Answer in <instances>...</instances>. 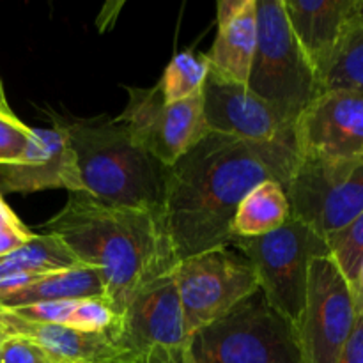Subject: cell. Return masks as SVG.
I'll return each mask as SVG.
<instances>
[{"label":"cell","instance_id":"cell-5","mask_svg":"<svg viewBox=\"0 0 363 363\" xmlns=\"http://www.w3.org/2000/svg\"><path fill=\"white\" fill-rule=\"evenodd\" d=\"M190 351L197 363H303L296 328L261 289L195 333Z\"/></svg>","mask_w":363,"mask_h":363},{"label":"cell","instance_id":"cell-12","mask_svg":"<svg viewBox=\"0 0 363 363\" xmlns=\"http://www.w3.org/2000/svg\"><path fill=\"white\" fill-rule=\"evenodd\" d=\"M300 158L351 160L363 155V94L321 92L294 123Z\"/></svg>","mask_w":363,"mask_h":363},{"label":"cell","instance_id":"cell-4","mask_svg":"<svg viewBox=\"0 0 363 363\" xmlns=\"http://www.w3.org/2000/svg\"><path fill=\"white\" fill-rule=\"evenodd\" d=\"M255 7L257 46L247 87L294 126L321 84L291 30L284 0H255Z\"/></svg>","mask_w":363,"mask_h":363},{"label":"cell","instance_id":"cell-20","mask_svg":"<svg viewBox=\"0 0 363 363\" xmlns=\"http://www.w3.org/2000/svg\"><path fill=\"white\" fill-rule=\"evenodd\" d=\"M291 218L286 186L279 181L257 184L238 206L233 220V238L264 236L280 229Z\"/></svg>","mask_w":363,"mask_h":363},{"label":"cell","instance_id":"cell-16","mask_svg":"<svg viewBox=\"0 0 363 363\" xmlns=\"http://www.w3.org/2000/svg\"><path fill=\"white\" fill-rule=\"evenodd\" d=\"M0 333L25 337L39 344L64 363H137L113 330L84 332L60 325L28 321L7 308H0Z\"/></svg>","mask_w":363,"mask_h":363},{"label":"cell","instance_id":"cell-34","mask_svg":"<svg viewBox=\"0 0 363 363\" xmlns=\"http://www.w3.org/2000/svg\"><path fill=\"white\" fill-rule=\"evenodd\" d=\"M0 337H2V333H0Z\"/></svg>","mask_w":363,"mask_h":363},{"label":"cell","instance_id":"cell-1","mask_svg":"<svg viewBox=\"0 0 363 363\" xmlns=\"http://www.w3.org/2000/svg\"><path fill=\"white\" fill-rule=\"evenodd\" d=\"M296 162L294 135L272 142L206 135L167 169L163 218L179 261L229 247L241 201L264 181L287 188Z\"/></svg>","mask_w":363,"mask_h":363},{"label":"cell","instance_id":"cell-3","mask_svg":"<svg viewBox=\"0 0 363 363\" xmlns=\"http://www.w3.org/2000/svg\"><path fill=\"white\" fill-rule=\"evenodd\" d=\"M80 170L84 194L112 208L163 211L167 167L119 121H57Z\"/></svg>","mask_w":363,"mask_h":363},{"label":"cell","instance_id":"cell-7","mask_svg":"<svg viewBox=\"0 0 363 363\" xmlns=\"http://www.w3.org/2000/svg\"><path fill=\"white\" fill-rule=\"evenodd\" d=\"M183 308L188 339L229 314L259 291L254 266L230 247L181 259L170 273Z\"/></svg>","mask_w":363,"mask_h":363},{"label":"cell","instance_id":"cell-28","mask_svg":"<svg viewBox=\"0 0 363 363\" xmlns=\"http://www.w3.org/2000/svg\"><path fill=\"white\" fill-rule=\"evenodd\" d=\"M337 363H363V314L357 312L353 330L344 344Z\"/></svg>","mask_w":363,"mask_h":363},{"label":"cell","instance_id":"cell-13","mask_svg":"<svg viewBox=\"0 0 363 363\" xmlns=\"http://www.w3.org/2000/svg\"><path fill=\"white\" fill-rule=\"evenodd\" d=\"M202 112L211 133L250 142H272L294 135V126L247 85L225 82L209 71L202 87Z\"/></svg>","mask_w":363,"mask_h":363},{"label":"cell","instance_id":"cell-33","mask_svg":"<svg viewBox=\"0 0 363 363\" xmlns=\"http://www.w3.org/2000/svg\"><path fill=\"white\" fill-rule=\"evenodd\" d=\"M0 201H2V195H0Z\"/></svg>","mask_w":363,"mask_h":363},{"label":"cell","instance_id":"cell-8","mask_svg":"<svg viewBox=\"0 0 363 363\" xmlns=\"http://www.w3.org/2000/svg\"><path fill=\"white\" fill-rule=\"evenodd\" d=\"M286 191L291 215L328 241L363 211V155L337 162L298 156Z\"/></svg>","mask_w":363,"mask_h":363},{"label":"cell","instance_id":"cell-27","mask_svg":"<svg viewBox=\"0 0 363 363\" xmlns=\"http://www.w3.org/2000/svg\"><path fill=\"white\" fill-rule=\"evenodd\" d=\"M35 234L18 218L13 209L0 201V257L18 250L34 238Z\"/></svg>","mask_w":363,"mask_h":363},{"label":"cell","instance_id":"cell-17","mask_svg":"<svg viewBox=\"0 0 363 363\" xmlns=\"http://www.w3.org/2000/svg\"><path fill=\"white\" fill-rule=\"evenodd\" d=\"M216 23L218 32L206 55L209 73L225 82L247 85L257 46L255 0H220Z\"/></svg>","mask_w":363,"mask_h":363},{"label":"cell","instance_id":"cell-19","mask_svg":"<svg viewBox=\"0 0 363 363\" xmlns=\"http://www.w3.org/2000/svg\"><path fill=\"white\" fill-rule=\"evenodd\" d=\"M7 311L28 321L69 326L84 332H110L121 321V312L106 298L50 301Z\"/></svg>","mask_w":363,"mask_h":363},{"label":"cell","instance_id":"cell-24","mask_svg":"<svg viewBox=\"0 0 363 363\" xmlns=\"http://www.w3.org/2000/svg\"><path fill=\"white\" fill-rule=\"evenodd\" d=\"M328 247L332 257L353 286L363 262V211L346 229L330 238Z\"/></svg>","mask_w":363,"mask_h":363},{"label":"cell","instance_id":"cell-6","mask_svg":"<svg viewBox=\"0 0 363 363\" xmlns=\"http://www.w3.org/2000/svg\"><path fill=\"white\" fill-rule=\"evenodd\" d=\"M229 247L254 266L268 303L296 328L307 300L308 268L312 259L332 255L328 241L291 215L280 229L264 236H234Z\"/></svg>","mask_w":363,"mask_h":363},{"label":"cell","instance_id":"cell-23","mask_svg":"<svg viewBox=\"0 0 363 363\" xmlns=\"http://www.w3.org/2000/svg\"><path fill=\"white\" fill-rule=\"evenodd\" d=\"M353 91L363 94V25L344 39L335 59L321 80V92Z\"/></svg>","mask_w":363,"mask_h":363},{"label":"cell","instance_id":"cell-26","mask_svg":"<svg viewBox=\"0 0 363 363\" xmlns=\"http://www.w3.org/2000/svg\"><path fill=\"white\" fill-rule=\"evenodd\" d=\"M32 137V128L20 119L0 121V165L14 163L23 155Z\"/></svg>","mask_w":363,"mask_h":363},{"label":"cell","instance_id":"cell-29","mask_svg":"<svg viewBox=\"0 0 363 363\" xmlns=\"http://www.w3.org/2000/svg\"><path fill=\"white\" fill-rule=\"evenodd\" d=\"M354 289V301H357V312L363 314V262L360 266V272H358L357 280L353 284Z\"/></svg>","mask_w":363,"mask_h":363},{"label":"cell","instance_id":"cell-15","mask_svg":"<svg viewBox=\"0 0 363 363\" xmlns=\"http://www.w3.org/2000/svg\"><path fill=\"white\" fill-rule=\"evenodd\" d=\"M358 0H284L287 21L321 84L344 39L357 27Z\"/></svg>","mask_w":363,"mask_h":363},{"label":"cell","instance_id":"cell-21","mask_svg":"<svg viewBox=\"0 0 363 363\" xmlns=\"http://www.w3.org/2000/svg\"><path fill=\"white\" fill-rule=\"evenodd\" d=\"M80 264L53 234H35L27 245L0 257V282L11 277H43Z\"/></svg>","mask_w":363,"mask_h":363},{"label":"cell","instance_id":"cell-32","mask_svg":"<svg viewBox=\"0 0 363 363\" xmlns=\"http://www.w3.org/2000/svg\"><path fill=\"white\" fill-rule=\"evenodd\" d=\"M13 119H18L14 113H2V112H0V121H13Z\"/></svg>","mask_w":363,"mask_h":363},{"label":"cell","instance_id":"cell-25","mask_svg":"<svg viewBox=\"0 0 363 363\" xmlns=\"http://www.w3.org/2000/svg\"><path fill=\"white\" fill-rule=\"evenodd\" d=\"M0 363H64L25 337H0Z\"/></svg>","mask_w":363,"mask_h":363},{"label":"cell","instance_id":"cell-14","mask_svg":"<svg viewBox=\"0 0 363 363\" xmlns=\"http://www.w3.org/2000/svg\"><path fill=\"white\" fill-rule=\"evenodd\" d=\"M67 190L84 194L77 156L59 124L32 128V137L20 160L0 165V195Z\"/></svg>","mask_w":363,"mask_h":363},{"label":"cell","instance_id":"cell-11","mask_svg":"<svg viewBox=\"0 0 363 363\" xmlns=\"http://www.w3.org/2000/svg\"><path fill=\"white\" fill-rule=\"evenodd\" d=\"M113 333L137 363H181L190 339L172 277H163L138 291Z\"/></svg>","mask_w":363,"mask_h":363},{"label":"cell","instance_id":"cell-18","mask_svg":"<svg viewBox=\"0 0 363 363\" xmlns=\"http://www.w3.org/2000/svg\"><path fill=\"white\" fill-rule=\"evenodd\" d=\"M82 298H105L99 275L92 268L77 264L73 268L46 275L45 279L0 296V308H20L50 301L82 300Z\"/></svg>","mask_w":363,"mask_h":363},{"label":"cell","instance_id":"cell-10","mask_svg":"<svg viewBox=\"0 0 363 363\" xmlns=\"http://www.w3.org/2000/svg\"><path fill=\"white\" fill-rule=\"evenodd\" d=\"M126 91L128 105L116 121L167 169L211 133L202 112V92L167 103L158 84L149 89L126 87Z\"/></svg>","mask_w":363,"mask_h":363},{"label":"cell","instance_id":"cell-9","mask_svg":"<svg viewBox=\"0 0 363 363\" xmlns=\"http://www.w3.org/2000/svg\"><path fill=\"white\" fill-rule=\"evenodd\" d=\"M354 319V289L335 259H312L303 315L296 326L303 363H337Z\"/></svg>","mask_w":363,"mask_h":363},{"label":"cell","instance_id":"cell-31","mask_svg":"<svg viewBox=\"0 0 363 363\" xmlns=\"http://www.w3.org/2000/svg\"><path fill=\"white\" fill-rule=\"evenodd\" d=\"M181 363H197V360H195V358H194V354H191L190 346H188V350L184 351L183 358H181Z\"/></svg>","mask_w":363,"mask_h":363},{"label":"cell","instance_id":"cell-2","mask_svg":"<svg viewBox=\"0 0 363 363\" xmlns=\"http://www.w3.org/2000/svg\"><path fill=\"white\" fill-rule=\"evenodd\" d=\"M43 227L98 273L105 298L121 314L138 291L169 277L179 262L163 211L112 208L85 194H69Z\"/></svg>","mask_w":363,"mask_h":363},{"label":"cell","instance_id":"cell-30","mask_svg":"<svg viewBox=\"0 0 363 363\" xmlns=\"http://www.w3.org/2000/svg\"><path fill=\"white\" fill-rule=\"evenodd\" d=\"M357 25H363V0L357 2Z\"/></svg>","mask_w":363,"mask_h":363},{"label":"cell","instance_id":"cell-22","mask_svg":"<svg viewBox=\"0 0 363 363\" xmlns=\"http://www.w3.org/2000/svg\"><path fill=\"white\" fill-rule=\"evenodd\" d=\"M208 59L194 52H181L172 57L158 82L160 92L167 103H177L201 94L208 77Z\"/></svg>","mask_w":363,"mask_h":363}]
</instances>
